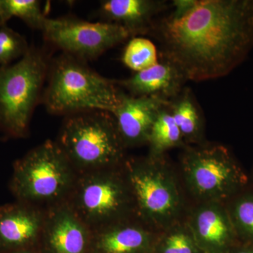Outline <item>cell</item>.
<instances>
[{
    "mask_svg": "<svg viewBox=\"0 0 253 253\" xmlns=\"http://www.w3.org/2000/svg\"><path fill=\"white\" fill-rule=\"evenodd\" d=\"M149 36L186 81L227 76L253 49V0H174Z\"/></svg>",
    "mask_w": 253,
    "mask_h": 253,
    "instance_id": "6da1fadb",
    "label": "cell"
},
{
    "mask_svg": "<svg viewBox=\"0 0 253 253\" xmlns=\"http://www.w3.org/2000/svg\"><path fill=\"white\" fill-rule=\"evenodd\" d=\"M41 103L51 114L67 116L87 111L113 113L122 89L87 62L61 53L50 61Z\"/></svg>",
    "mask_w": 253,
    "mask_h": 253,
    "instance_id": "7a4b0ae2",
    "label": "cell"
},
{
    "mask_svg": "<svg viewBox=\"0 0 253 253\" xmlns=\"http://www.w3.org/2000/svg\"><path fill=\"white\" fill-rule=\"evenodd\" d=\"M78 174L56 141L16 160L9 189L16 201L46 211L67 201Z\"/></svg>",
    "mask_w": 253,
    "mask_h": 253,
    "instance_id": "3957f363",
    "label": "cell"
},
{
    "mask_svg": "<svg viewBox=\"0 0 253 253\" xmlns=\"http://www.w3.org/2000/svg\"><path fill=\"white\" fill-rule=\"evenodd\" d=\"M56 141L78 174L113 169L126 148L112 114L104 111L65 116Z\"/></svg>",
    "mask_w": 253,
    "mask_h": 253,
    "instance_id": "277c9868",
    "label": "cell"
},
{
    "mask_svg": "<svg viewBox=\"0 0 253 253\" xmlns=\"http://www.w3.org/2000/svg\"><path fill=\"white\" fill-rule=\"evenodd\" d=\"M44 49L30 46L16 63L0 66V131L4 136L23 139L41 103L50 64Z\"/></svg>",
    "mask_w": 253,
    "mask_h": 253,
    "instance_id": "5b68a950",
    "label": "cell"
},
{
    "mask_svg": "<svg viewBox=\"0 0 253 253\" xmlns=\"http://www.w3.org/2000/svg\"><path fill=\"white\" fill-rule=\"evenodd\" d=\"M113 169L78 174L66 201L91 231L119 220L130 202L128 183Z\"/></svg>",
    "mask_w": 253,
    "mask_h": 253,
    "instance_id": "8992f818",
    "label": "cell"
},
{
    "mask_svg": "<svg viewBox=\"0 0 253 253\" xmlns=\"http://www.w3.org/2000/svg\"><path fill=\"white\" fill-rule=\"evenodd\" d=\"M42 32L51 45L85 62L131 38L124 28L116 23L90 22L73 16L46 18Z\"/></svg>",
    "mask_w": 253,
    "mask_h": 253,
    "instance_id": "52a82bcc",
    "label": "cell"
},
{
    "mask_svg": "<svg viewBox=\"0 0 253 253\" xmlns=\"http://www.w3.org/2000/svg\"><path fill=\"white\" fill-rule=\"evenodd\" d=\"M185 161L191 183L202 194L229 197L239 194L247 183L242 169L223 146L191 150Z\"/></svg>",
    "mask_w": 253,
    "mask_h": 253,
    "instance_id": "ba28073f",
    "label": "cell"
},
{
    "mask_svg": "<svg viewBox=\"0 0 253 253\" xmlns=\"http://www.w3.org/2000/svg\"><path fill=\"white\" fill-rule=\"evenodd\" d=\"M91 231L66 202L45 211L41 253H90Z\"/></svg>",
    "mask_w": 253,
    "mask_h": 253,
    "instance_id": "9c48e42d",
    "label": "cell"
},
{
    "mask_svg": "<svg viewBox=\"0 0 253 253\" xmlns=\"http://www.w3.org/2000/svg\"><path fill=\"white\" fill-rule=\"evenodd\" d=\"M44 217L45 211L19 201L0 206V253L38 248Z\"/></svg>",
    "mask_w": 253,
    "mask_h": 253,
    "instance_id": "30bf717a",
    "label": "cell"
},
{
    "mask_svg": "<svg viewBox=\"0 0 253 253\" xmlns=\"http://www.w3.org/2000/svg\"><path fill=\"white\" fill-rule=\"evenodd\" d=\"M127 183L131 196L143 214L151 217L165 216L174 211L175 193L169 182L151 166L128 163Z\"/></svg>",
    "mask_w": 253,
    "mask_h": 253,
    "instance_id": "8fae6325",
    "label": "cell"
},
{
    "mask_svg": "<svg viewBox=\"0 0 253 253\" xmlns=\"http://www.w3.org/2000/svg\"><path fill=\"white\" fill-rule=\"evenodd\" d=\"M169 101L156 96H132L122 90L120 103L111 113L124 146L146 142L158 113Z\"/></svg>",
    "mask_w": 253,
    "mask_h": 253,
    "instance_id": "7c38bea8",
    "label": "cell"
},
{
    "mask_svg": "<svg viewBox=\"0 0 253 253\" xmlns=\"http://www.w3.org/2000/svg\"><path fill=\"white\" fill-rule=\"evenodd\" d=\"M170 6L166 0H104L98 12L101 21L122 26L131 38L149 36L155 21Z\"/></svg>",
    "mask_w": 253,
    "mask_h": 253,
    "instance_id": "4fadbf2b",
    "label": "cell"
},
{
    "mask_svg": "<svg viewBox=\"0 0 253 253\" xmlns=\"http://www.w3.org/2000/svg\"><path fill=\"white\" fill-rule=\"evenodd\" d=\"M115 82L130 96H156L169 101L182 90L187 81L172 63L160 59L152 67Z\"/></svg>",
    "mask_w": 253,
    "mask_h": 253,
    "instance_id": "5bb4252c",
    "label": "cell"
},
{
    "mask_svg": "<svg viewBox=\"0 0 253 253\" xmlns=\"http://www.w3.org/2000/svg\"><path fill=\"white\" fill-rule=\"evenodd\" d=\"M148 244L144 229L113 222L91 231L90 253H144Z\"/></svg>",
    "mask_w": 253,
    "mask_h": 253,
    "instance_id": "9a60e30c",
    "label": "cell"
},
{
    "mask_svg": "<svg viewBox=\"0 0 253 253\" xmlns=\"http://www.w3.org/2000/svg\"><path fill=\"white\" fill-rule=\"evenodd\" d=\"M168 108L183 137L191 139L199 136L202 128V111L190 88L184 86L169 101Z\"/></svg>",
    "mask_w": 253,
    "mask_h": 253,
    "instance_id": "2e32d148",
    "label": "cell"
},
{
    "mask_svg": "<svg viewBox=\"0 0 253 253\" xmlns=\"http://www.w3.org/2000/svg\"><path fill=\"white\" fill-rule=\"evenodd\" d=\"M197 230L201 239L208 244L223 246L235 234L232 221L218 210L202 211L197 218Z\"/></svg>",
    "mask_w": 253,
    "mask_h": 253,
    "instance_id": "e0dca14e",
    "label": "cell"
},
{
    "mask_svg": "<svg viewBox=\"0 0 253 253\" xmlns=\"http://www.w3.org/2000/svg\"><path fill=\"white\" fill-rule=\"evenodd\" d=\"M16 17L32 29L42 31L46 19L38 0H0V26Z\"/></svg>",
    "mask_w": 253,
    "mask_h": 253,
    "instance_id": "ac0fdd59",
    "label": "cell"
},
{
    "mask_svg": "<svg viewBox=\"0 0 253 253\" xmlns=\"http://www.w3.org/2000/svg\"><path fill=\"white\" fill-rule=\"evenodd\" d=\"M182 139L180 129L176 126L168 104L158 113L150 131L148 142L151 144L153 152L157 154L181 144Z\"/></svg>",
    "mask_w": 253,
    "mask_h": 253,
    "instance_id": "d6986e66",
    "label": "cell"
},
{
    "mask_svg": "<svg viewBox=\"0 0 253 253\" xmlns=\"http://www.w3.org/2000/svg\"><path fill=\"white\" fill-rule=\"evenodd\" d=\"M157 47L152 41L144 37H134L123 50L121 61L135 73L140 72L159 62Z\"/></svg>",
    "mask_w": 253,
    "mask_h": 253,
    "instance_id": "ffe728a7",
    "label": "cell"
},
{
    "mask_svg": "<svg viewBox=\"0 0 253 253\" xmlns=\"http://www.w3.org/2000/svg\"><path fill=\"white\" fill-rule=\"evenodd\" d=\"M239 195L231 204V220L236 232L253 243V192Z\"/></svg>",
    "mask_w": 253,
    "mask_h": 253,
    "instance_id": "44dd1931",
    "label": "cell"
},
{
    "mask_svg": "<svg viewBox=\"0 0 253 253\" xmlns=\"http://www.w3.org/2000/svg\"><path fill=\"white\" fill-rule=\"evenodd\" d=\"M26 38L8 27L0 26V66L12 64L21 59L29 49Z\"/></svg>",
    "mask_w": 253,
    "mask_h": 253,
    "instance_id": "7402d4cb",
    "label": "cell"
},
{
    "mask_svg": "<svg viewBox=\"0 0 253 253\" xmlns=\"http://www.w3.org/2000/svg\"><path fill=\"white\" fill-rule=\"evenodd\" d=\"M189 239L182 234H174L167 240L163 253H192Z\"/></svg>",
    "mask_w": 253,
    "mask_h": 253,
    "instance_id": "603a6c76",
    "label": "cell"
},
{
    "mask_svg": "<svg viewBox=\"0 0 253 253\" xmlns=\"http://www.w3.org/2000/svg\"><path fill=\"white\" fill-rule=\"evenodd\" d=\"M0 253H41L38 248L36 249L18 250V251H9V252Z\"/></svg>",
    "mask_w": 253,
    "mask_h": 253,
    "instance_id": "cb8c5ba5",
    "label": "cell"
},
{
    "mask_svg": "<svg viewBox=\"0 0 253 253\" xmlns=\"http://www.w3.org/2000/svg\"><path fill=\"white\" fill-rule=\"evenodd\" d=\"M236 253H253V249H243Z\"/></svg>",
    "mask_w": 253,
    "mask_h": 253,
    "instance_id": "d4e9b609",
    "label": "cell"
}]
</instances>
